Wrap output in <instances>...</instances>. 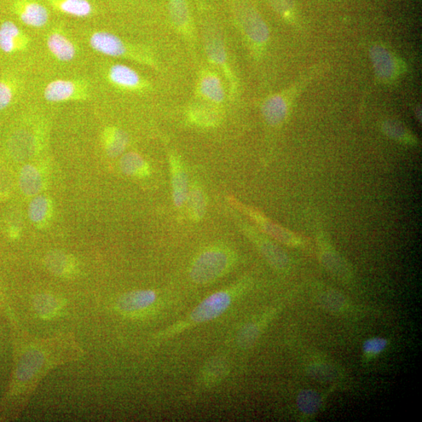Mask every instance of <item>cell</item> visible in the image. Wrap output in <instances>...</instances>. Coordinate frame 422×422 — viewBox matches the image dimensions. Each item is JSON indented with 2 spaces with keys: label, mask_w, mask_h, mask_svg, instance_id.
<instances>
[{
  "label": "cell",
  "mask_w": 422,
  "mask_h": 422,
  "mask_svg": "<svg viewBox=\"0 0 422 422\" xmlns=\"http://www.w3.org/2000/svg\"><path fill=\"white\" fill-rule=\"evenodd\" d=\"M92 49L104 55L119 56L125 54L126 49L121 40L112 33L98 32L90 39Z\"/></svg>",
  "instance_id": "ba28073f"
},
{
  "label": "cell",
  "mask_w": 422,
  "mask_h": 422,
  "mask_svg": "<svg viewBox=\"0 0 422 422\" xmlns=\"http://www.w3.org/2000/svg\"><path fill=\"white\" fill-rule=\"evenodd\" d=\"M128 143V138L125 133L120 131H115L107 146V152L111 157H118L125 150Z\"/></svg>",
  "instance_id": "f1b7e54d"
},
{
  "label": "cell",
  "mask_w": 422,
  "mask_h": 422,
  "mask_svg": "<svg viewBox=\"0 0 422 422\" xmlns=\"http://www.w3.org/2000/svg\"><path fill=\"white\" fill-rule=\"evenodd\" d=\"M20 30L13 22L6 21L0 27V49L5 53H10L14 48V40L19 36Z\"/></svg>",
  "instance_id": "cb8c5ba5"
},
{
  "label": "cell",
  "mask_w": 422,
  "mask_h": 422,
  "mask_svg": "<svg viewBox=\"0 0 422 422\" xmlns=\"http://www.w3.org/2000/svg\"><path fill=\"white\" fill-rule=\"evenodd\" d=\"M317 299L324 308L332 312L343 311L346 306L344 295L333 288H325L317 292Z\"/></svg>",
  "instance_id": "d6986e66"
},
{
  "label": "cell",
  "mask_w": 422,
  "mask_h": 422,
  "mask_svg": "<svg viewBox=\"0 0 422 422\" xmlns=\"http://www.w3.org/2000/svg\"><path fill=\"white\" fill-rule=\"evenodd\" d=\"M157 299L152 291H137L126 293L118 300L117 308L123 313H134L147 309Z\"/></svg>",
  "instance_id": "5b68a950"
},
{
  "label": "cell",
  "mask_w": 422,
  "mask_h": 422,
  "mask_svg": "<svg viewBox=\"0 0 422 422\" xmlns=\"http://www.w3.org/2000/svg\"><path fill=\"white\" fill-rule=\"evenodd\" d=\"M46 267L55 275H66L72 273V259L61 251H53L45 258Z\"/></svg>",
  "instance_id": "ac0fdd59"
},
{
  "label": "cell",
  "mask_w": 422,
  "mask_h": 422,
  "mask_svg": "<svg viewBox=\"0 0 422 422\" xmlns=\"http://www.w3.org/2000/svg\"><path fill=\"white\" fill-rule=\"evenodd\" d=\"M286 103L279 96L270 98L263 107L264 116L271 125L281 124L286 118Z\"/></svg>",
  "instance_id": "9a60e30c"
},
{
  "label": "cell",
  "mask_w": 422,
  "mask_h": 422,
  "mask_svg": "<svg viewBox=\"0 0 422 422\" xmlns=\"http://www.w3.org/2000/svg\"><path fill=\"white\" fill-rule=\"evenodd\" d=\"M173 200L176 207H181L186 203L189 193V178L186 169L179 158L170 160Z\"/></svg>",
  "instance_id": "277c9868"
},
{
  "label": "cell",
  "mask_w": 422,
  "mask_h": 422,
  "mask_svg": "<svg viewBox=\"0 0 422 422\" xmlns=\"http://www.w3.org/2000/svg\"><path fill=\"white\" fill-rule=\"evenodd\" d=\"M48 44L52 54L61 61H71L76 54L73 43L61 34H52L48 39Z\"/></svg>",
  "instance_id": "4fadbf2b"
},
{
  "label": "cell",
  "mask_w": 422,
  "mask_h": 422,
  "mask_svg": "<svg viewBox=\"0 0 422 422\" xmlns=\"http://www.w3.org/2000/svg\"><path fill=\"white\" fill-rule=\"evenodd\" d=\"M320 260L329 273L340 280H350L351 271L348 263L330 246H321Z\"/></svg>",
  "instance_id": "52a82bcc"
},
{
  "label": "cell",
  "mask_w": 422,
  "mask_h": 422,
  "mask_svg": "<svg viewBox=\"0 0 422 422\" xmlns=\"http://www.w3.org/2000/svg\"><path fill=\"white\" fill-rule=\"evenodd\" d=\"M62 306L61 300L50 294L39 295L34 300V308L43 319L55 317L59 313Z\"/></svg>",
  "instance_id": "e0dca14e"
},
{
  "label": "cell",
  "mask_w": 422,
  "mask_h": 422,
  "mask_svg": "<svg viewBox=\"0 0 422 422\" xmlns=\"http://www.w3.org/2000/svg\"><path fill=\"white\" fill-rule=\"evenodd\" d=\"M120 169L124 174L133 177L143 178L149 176V167L140 155L129 153L120 160Z\"/></svg>",
  "instance_id": "5bb4252c"
},
{
  "label": "cell",
  "mask_w": 422,
  "mask_h": 422,
  "mask_svg": "<svg viewBox=\"0 0 422 422\" xmlns=\"http://www.w3.org/2000/svg\"><path fill=\"white\" fill-rule=\"evenodd\" d=\"M297 405L302 412L312 414L317 412L321 405V398L319 392L311 390H305L299 392L297 397Z\"/></svg>",
  "instance_id": "7402d4cb"
},
{
  "label": "cell",
  "mask_w": 422,
  "mask_h": 422,
  "mask_svg": "<svg viewBox=\"0 0 422 422\" xmlns=\"http://www.w3.org/2000/svg\"><path fill=\"white\" fill-rule=\"evenodd\" d=\"M246 30L254 41L262 43L264 42L268 38L267 27L263 21L257 15H253L251 19L246 20Z\"/></svg>",
  "instance_id": "484cf974"
},
{
  "label": "cell",
  "mask_w": 422,
  "mask_h": 422,
  "mask_svg": "<svg viewBox=\"0 0 422 422\" xmlns=\"http://www.w3.org/2000/svg\"><path fill=\"white\" fill-rule=\"evenodd\" d=\"M15 8L20 19L25 25L41 28L49 21V12L44 6L30 0L17 2Z\"/></svg>",
  "instance_id": "8992f818"
},
{
  "label": "cell",
  "mask_w": 422,
  "mask_h": 422,
  "mask_svg": "<svg viewBox=\"0 0 422 422\" xmlns=\"http://www.w3.org/2000/svg\"><path fill=\"white\" fill-rule=\"evenodd\" d=\"M208 53H209L213 61L218 63H222L224 61L225 55L222 45L218 43H211L208 46Z\"/></svg>",
  "instance_id": "d6a6232c"
},
{
  "label": "cell",
  "mask_w": 422,
  "mask_h": 422,
  "mask_svg": "<svg viewBox=\"0 0 422 422\" xmlns=\"http://www.w3.org/2000/svg\"><path fill=\"white\" fill-rule=\"evenodd\" d=\"M254 221H255L264 232L274 237L277 240H279L287 246L297 247L302 245V240L293 233L288 232V230L283 229L279 225L271 222L268 219L264 218L262 215L257 213H251Z\"/></svg>",
  "instance_id": "9c48e42d"
},
{
  "label": "cell",
  "mask_w": 422,
  "mask_h": 422,
  "mask_svg": "<svg viewBox=\"0 0 422 422\" xmlns=\"http://www.w3.org/2000/svg\"><path fill=\"white\" fill-rule=\"evenodd\" d=\"M372 59L375 72L381 79L391 80L396 76L398 72L397 62L388 51L375 46L372 50Z\"/></svg>",
  "instance_id": "30bf717a"
},
{
  "label": "cell",
  "mask_w": 422,
  "mask_h": 422,
  "mask_svg": "<svg viewBox=\"0 0 422 422\" xmlns=\"http://www.w3.org/2000/svg\"><path fill=\"white\" fill-rule=\"evenodd\" d=\"M386 134L398 140H407L409 135H408L405 129L400 125L395 123H386L383 126Z\"/></svg>",
  "instance_id": "4dcf8cb0"
},
{
  "label": "cell",
  "mask_w": 422,
  "mask_h": 422,
  "mask_svg": "<svg viewBox=\"0 0 422 422\" xmlns=\"http://www.w3.org/2000/svg\"><path fill=\"white\" fill-rule=\"evenodd\" d=\"M109 77L115 84L124 87H135L140 83V76L131 68L123 65H116L112 67Z\"/></svg>",
  "instance_id": "ffe728a7"
},
{
  "label": "cell",
  "mask_w": 422,
  "mask_h": 422,
  "mask_svg": "<svg viewBox=\"0 0 422 422\" xmlns=\"http://www.w3.org/2000/svg\"><path fill=\"white\" fill-rule=\"evenodd\" d=\"M310 374L312 377L319 380H328L332 379V369L323 364L312 366L310 369Z\"/></svg>",
  "instance_id": "1f68e13d"
},
{
  "label": "cell",
  "mask_w": 422,
  "mask_h": 422,
  "mask_svg": "<svg viewBox=\"0 0 422 422\" xmlns=\"http://www.w3.org/2000/svg\"><path fill=\"white\" fill-rule=\"evenodd\" d=\"M11 99H12V92L8 85L0 83V109L7 107Z\"/></svg>",
  "instance_id": "836d02e7"
},
{
  "label": "cell",
  "mask_w": 422,
  "mask_h": 422,
  "mask_svg": "<svg viewBox=\"0 0 422 422\" xmlns=\"http://www.w3.org/2000/svg\"><path fill=\"white\" fill-rule=\"evenodd\" d=\"M50 210V202L46 196H36L30 205L28 215L34 223H42L49 215Z\"/></svg>",
  "instance_id": "603a6c76"
},
{
  "label": "cell",
  "mask_w": 422,
  "mask_h": 422,
  "mask_svg": "<svg viewBox=\"0 0 422 422\" xmlns=\"http://www.w3.org/2000/svg\"><path fill=\"white\" fill-rule=\"evenodd\" d=\"M259 328L255 324H248L241 329L238 335V342L242 348H250L255 344L259 337Z\"/></svg>",
  "instance_id": "4316f807"
},
{
  "label": "cell",
  "mask_w": 422,
  "mask_h": 422,
  "mask_svg": "<svg viewBox=\"0 0 422 422\" xmlns=\"http://www.w3.org/2000/svg\"><path fill=\"white\" fill-rule=\"evenodd\" d=\"M201 92L206 97L215 102H221L224 99V89L221 83L215 76H207L201 83Z\"/></svg>",
  "instance_id": "d4e9b609"
},
{
  "label": "cell",
  "mask_w": 422,
  "mask_h": 422,
  "mask_svg": "<svg viewBox=\"0 0 422 422\" xmlns=\"http://www.w3.org/2000/svg\"><path fill=\"white\" fill-rule=\"evenodd\" d=\"M187 202L191 218L194 222L201 221L205 216L207 201L204 190L198 184L189 187Z\"/></svg>",
  "instance_id": "7c38bea8"
},
{
  "label": "cell",
  "mask_w": 422,
  "mask_h": 422,
  "mask_svg": "<svg viewBox=\"0 0 422 422\" xmlns=\"http://www.w3.org/2000/svg\"><path fill=\"white\" fill-rule=\"evenodd\" d=\"M231 302L232 298L227 292L213 293L196 306L191 314V319L196 323L215 319L229 308Z\"/></svg>",
  "instance_id": "7a4b0ae2"
},
{
  "label": "cell",
  "mask_w": 422,
  "mask_h": 422,
  "mask_svg": "<svg viewBox=\"0 0 422 422\" xmlns=\"http://www.w3.org/2000/svg\"><path fill=\"white\" fill-rule=\"evenodd\" d=\"M21 192L28 196H36L43 187L41 173L37 167L27 165L22 167L19 177Z\"/></svg>",
  "instance_id": "8fae6325"
},
{
  "label": "cell",
  "mask_w": 422,
  "mask_h": 422,
  "mask_svg": "<svg viewBox=\"0 0 422 422\" xmlns=\"http://www.w3.org/2000/svg\"><path fill=\"white\" fill-rule=\"evenodd\" d=\"M234 254L229 248L213 246L206 249L194 260L190 269L191 279L198 284H206L219 279L232 267Z\"/></svg>",
  "instance_id": "6da1fadb"
},
{
  "label": "cell",
  "mask_w": 422,
  "mask_h": 422,
  "mask_svg": "<svg viewBox=\"0 0 422 422\" xmlns=\"http://www.w3.org/2000/svg\"><path fill=\"white\" fill-rule=\"evenodd\" d=\"M387 344V340L383 338L369 339L363 345L364 355L368 357L377 356L386 348Z\"/></svg>",
  "instance_id": "f546056e"
},
{
  "label": "cell",
  "mask_w": 422,
  "mask_h": 422,
  "mask_svg": "<svg viewBox=\"0 0 422 422\" xmlns=\"http://www.w3.org/2000/svg\"><path fill=\"white\" fill-rule=\"evenodd\" d=\"M55 3L61 12L74 17H85L92 12L88 0H56Z\"/></svg>",
  "instance_id": "44dd1931"
},
{
  "label": "cell",
  "mask_w": 422,
  "mask_h": 422,
  "mask_svg": "<svg viewBox=\"0 0 422 422\" xmlns=\"http://www.w3.org/2000/svg\"><path fill=\"white\" fill-rule=\"evenodd\" d=\"M244 229L248 236L261 251L264 257L277 270H286L290 265L286 253L265 236L259 234L257 231L244 224Z\"/></svg>",
  "instance_id": "3957f363"
},
{
  "label": "cell",
  "mask_w": 422,
  "mask_h": 422,
  "mask_svg": "<svg viewBox=\"0 0 422 422\" xmlns=\"http://www.w3.org/2000/svg\"><path fill=\"white\" fill-rule=\"evenodd\" d=\"M170 12L176 25H182L188 19V8L184 0H171Z\"/></svg>",
  "instance_id": "83f0119b"
},
{
  "label": "cell",
  "mask_w": 422,
  "mask_h": 422,
  "mask_svg": "<svg viewBox=\"0 0 422 422\" xmlns=\"http://www.w3.org/2000/svg\"><path fill=\"white\" fill-rule=\"evenodd\" d=\"M74 85L67 80H56L45 89V98L48 101L59 102L69 99L74 92Z\"/></svg>",
  "instance_id": "2e32d148"
}]
</instances>
